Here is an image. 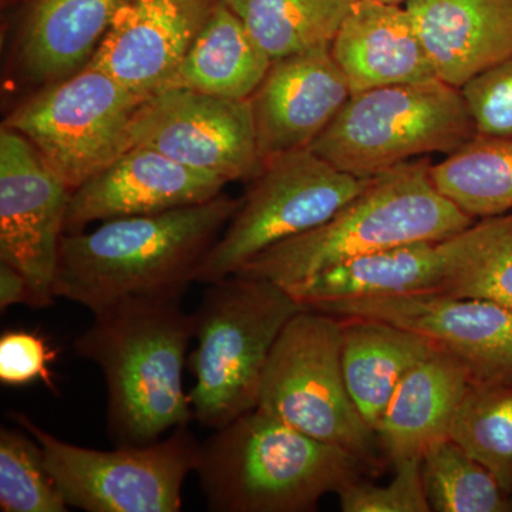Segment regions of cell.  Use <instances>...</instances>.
Masks as SVG:
<instances>
[{"label": "cell", "mask_w": 512, "mask_h": 512, "mask_svg": "<svg viewBox=\"0 0 512 512\" xmlns=\"http://www.w3.org/2000/svg\"><path fill=\"white\" fill-rule=\"evenodd\" d=\"M239 205L241 198L221 194L202 204L64 234L56 298L79 303L93 315L127 302H180Z\"/></svg>", "instance_id": "6da1fadb"}, {"label": "cell", "mask_w": 512, "mask_h": 512, "mask_svg": "<svg viewBox=\"0 0 512 512\" xmlns=\"http://www.w3.org/2000/svg\"><path fill=\"white\" fill-rule=\"evenodd\" d=\"M94 316L74 342L107 386V427L117 446H143L194 419L183 372L194 313L180 302L121 303Z\"/></svg>", "instance_id": "7a4b0ae2"}, {"label": "cell", "mask_w": 512, "mask_h": 512, "mask_svg": "<svg viewBox=\"0 0 512 512\" xmlns=\"http://www.w3.org/2000/svg\"><path fill=\"white\" fill-rule=\"evenodd\" d=\"M430 168L423 157L376 175L325 224L266 249L237 274L289 292L353 256L453 237L474 220L437 190Z\"/></svg>", "instance_id": "3957f363"}, {"label": "cell", "mask_w": 512, "mask_h": 512, "mask_svg": "<svg viewBox=\"0 0 512 512\" xmlns=\"http://www.w3.org/2000/svg\"><path fill=\"white\" fill-rule=\"evenodd\" d=\"M363 461L254 409L201 444L195 473L208 510L306 512L359 480Z\"/></svg>", "instance_id": "277c9868"}, {"label": "cell", "mask_w": 512, "mask_h": 512, "mask_svg": "<svg viewBox=\"0 0 512 512\" xmlns=\"http://www.w3.org/2000/svg\"><path fill=\"white\" fill-rule=\"evenodd\" d=\"M302 305L281 286L232 275L210 284L194 312L190 369L194 419L218 430L258 406L262 377L279 333Z\"/></svg>", "instance_id": "5b68a950"}, {"label": "cell", "mask_w": 512, "mask_h": 512, "mask_svg": "<svg viewBox=\"0 0 512 512\" xmlns=\"http://www.w3.org/2000/svg\"><path fill=\"white\" fill-rule=\"evenodd\" d=\"M460 89L439 79L352 94L309 150L340 171L373 178L476 136Z\"/></svg>", "instance_id": "8992f818"}, {"label": "cell", "mask_w": 512, "mask_h": 512, "mask_svg": "<svg viewBox=\"0 0 512 512\" xmlns=\"http://www.w3.org/2000/svg\"><path fill=\"white\" fill-rule=\"evenodd\" d=\"M342 328V319L318 309L292 316L269 355L256 409L373 463L375 431L343 376Z\"/></svg>", "instance_id": "52a82bcc"}, {"label": "cell", "mask_w": 512, "mask_h": 512, "mask_svg": "<svg viewBox=\"0 0 512 512\" xmlns=\"http://www.w3.org/2000/svg\"><path fill=\"white\" fill-rule=\"evenodd\" d=\"M370 180L338 170L309 148L265 158L195 281L210 285L235 275L266 249L325 224Z\"/></svg>", "instance_id": "ba28073f"}, {"label": "cell", "mask_w": 512, "mask_h": 512, "mask_svg": "<svg viewBox=\"0 0 512 512\" xmlns=\"http://www.w3.org/2000/svg\"><path fill=\"white\" fill-rule=\"evenodd\" d=\"M146 99L109 74L86 66L40 87L2 127L25 137L74 191L130 150L131 124Z\"/></svg>", "instance_id": "9c48e42d"}, {"label": "cell", "mask_w": 512, "mask_h": 512, "mask_svg": "<svg viewBox=\"0 0 512 512\" xmlns=\"http://www.w3.org/2000/svg\"><path fill=\"white\" fill-rule=\"evenodd\" d=\"M12 419L42 447L47 470L69 507L89 512H178L201 444L187 426L143 446L101 451L57 439L23 413Z\"/></svg>", "instance_id": "30bf717a"}, {"label": "cell", "mask_w": 512, "mask_h": 512, "mask_svg": "<svg viewBox=\"0 0 512 512\" xmlns=\"http://www.w3.org/2000/svg\"><path fill=\"white\" fill-rule=\"evenodd\" d=\"M130 143L131 148H151L227 183H249L262 168L249 99L170 87L141 104L131 124Z\"/></svg>", "instance_id": "8fae6325"}, {"label": "cell", "mask_w": 512, "mask_h": 512, "mask_svg": "<svg viewBox=\"0 0 512 512\" xmlns=\"http://www.w3.org/2000/svg\"><path fill=\"white\" fill-rule=\"evenodd\" d=\"M72 191L16 131L0 130V261L25 276L33 308L55 302Z\"/></svg>", "instance_id": "7c38bea8"}, {"label": "cell", "mask_w": 512, "mask_h": 512, "mask_svg": "<svg viewBox=\"0 0 512 512\" xmlns=\"http://www.w3.org/2000/svg\"><path fill=\"white\" fill-rule=\"evenodd\" d=\"M336 318L382 320L431 340L477 383H512V309L441 292L377 296L311 306Z\"/></svg>", "instance_id": "4fadbf2b"}, {"label": "cell", "mask_w": 512, "mask_h": 512, "mask_svg": "<svg viewBox=\"0 0 512 512\" xmlns=\"http://www.w3.org/2000/svg\"><path fill=\"white\" fill-rule=\"evenodd\" d=\"M220 2L128 0L87 66L140 96L163 92Z\"/></svg>", "instance_id": "5bb4252c"}, {"label": "cell", "mask_w": 512, "mask_h": 512, "mask_svg": "<svg viewBox=\"0 0 512 512\" xmlns=\"http://www.w3.org/2000/svg\"><path fill=\"white\" fill-rule=\"evenodd\" d=\"M330 46L274 60L249 97L262 160L309 148L352 96Z\"/></svg>", "instance_id": "9a60e30c"}, {"label": "cell", "mask_w": 512, "mask_h": 512, "mask_svg": "<svg viewBox=\"0 0 512 512\" xmlns=\"http://www.w3.org/2000/svg\"><path fill=\"white\" fill-rule=\"evenodd\" d=\"M227 184L151 148L133 147L72 191L66 234L84 231L93 222L202 204L221 195Z\"/></svg>", "instance_id": "2e32d148"}, {"label": "cell", "mask_w": 512, "mask_h": 512, "mask_svg": "<svg viewBox=\"0 0 512 512\" xmlns=\"http://www.w3.org/2000/svg\"><path fill=\"white\" fill-rule=\"evenodd\" d=\"M128 0H20L13 15L12 63L35 87L79 73Z\"/></svg>", "instance_id": "e0dca14e"}, {"label": "cell", "mask_w": 512, "mask_h": 512, "mask_svg": "<svg viewBox=\"0 0 512 512\" xmlns=\"http://www.w3.org/2000/svg\"><path fill=\"white\" fill-rule=\"evenodd\" d=\"M330 50L352 94L437 79L412 16L397 3L353 0Z\"/></svg>", "instance_id": "ac0fdd59"}, {"label": "cell", "mask_w": 512, "mask_h": 512, "mask_svg": "<svg viewBox=\"0 0 512 512\" xmlns=\"http://www.w3.org/2000/svg\"><path fill=\"white\" fill-rule=\"evenodd\" d=\"M437 79L460 89L512 55V0H407Z\"/></svg>", "instance_id": "d6986e66"}, {"label": "cell", "mask_w": 512, "mask_h": 512, "mask_svg": "<svg viewBox=\"0 0 512 512\" xmlns=\"http://www.w3.org/2000/svg\"><path fill=\"white\" fill-rule=\"evenodd\" d=\"M471 382L466 365L440 349L403 377L375 429L393 464L421 457L431 444L448 439Z\"/></svg>", "instance_id": "ffe728a7"}, {"label": "cell", "mask_w": 512, "mask_h": 512, "mask_svg": "<svg viewBox=\"0 0 512 512\" xmlns=\"http://www.w3.org/2000/svg\"><path fill=\"white\" fill-rule=\"evenodd\" d=\"M342 323L346 387L360 416L375 431L403 377L437 348L419 333L382 320L345 318Z\"/></svg>", "instance_id": "44dd1931"}, {"label": "cell", "mask_w": 512, "mask_h": 512, "mask_svg": "<svg viewBox=\"0 0 512 512\" xmlns=\"http://www.w3.org/2000/svg\"><path fill=\"white\" fill-rule=\"evenodd\" d=\"M441 256L437 242H414L346 259L289 293L302 305L377 296L437 292Z\"/></svg>", "instance_id": "7402d4cb"}, {"label": "cell", "mask_w": 512, "mask_h": 512, "mask_svg": "<svg viewBox=\"0 0 512 512\" xmlns=\"http://www.w3.org/2000/svg\"><path fill=\"white\" fill-rule=\"evenodd\" d=\"M271 63L242 20L221 0L192 43L170 87L222 99L248 100Z\"/></svg>", "instance_id": "603a6c76"}, {"label": "cell", "mask_w": 512, "mask_h": 512, "mask_svg": "<svg viewBox=\"0 0 512 512\" xmlns=\"http://www.w3.org/2000/svg\"><path fill=\"white\" fill-rule=\"evenodd\" d=\"M437 247L441 256L437 292L512 309V211L474 221L437 242Z\"/></svg>", "instance_id": "cb8c5ba5"}, {"label": "cell", "mask_w": 512, "mask_h": 512, "mask_svg": "<svg viewBox=\"0 0 512 512\" xmlns=\"http://www.w3.org/2000/svg\"><path fill=\"white\" fill-rule=\"evenodd\" d=\"M437 190L473 218L512 211V138L474 136L439 164H431Z\"/></svg>", "instance_id": "d4e9b609"}, {"label": "cell", "mask_w": 512, "mask_h": 512, "mask_svg": "<svg viewBox=\"0 0 512 512\" xmlns=\"http://www.w3.org/2000/svg\"><path fill=\"white\" fill-rule=\"evenodd\" d=\"M269 59L332 45L353 0H224Z\"/></svg>", "instance_id": "484cf974"}, {"label": "cell", "mask_w": 512, "mask_h": 512, "mask_svg": "<svg viewBox=\"0 0 512 512\" xmlns=\"http://www.w3.org/2000/svg\"><path fill=\"white\" fill-rule=\"evenodd\" d=\"M448 439L483 464L512 495V383L471 382Z\"/></svg>", "instance_id": "4316f807"}, {"label": "cell", "mask_w": 512, "mask_h": 512, "mask_svg": "<svg viewBox=\"0 0 512 512\" xmlns=\"http://www.w3.org/2000/svg\"><path fill=\"white\" fill-rule=\"evenodd\" d=\"M421 476L431 511H512V495L483 464L451 439L436 441L426 448L421 456Z\"/></svg>", "instance_id": "83f0119b"}, {"label": "cell", "mask_w": 512, "mask_h": 512, "mask_svg": "<svg viewBox=\"0 0 512 512\" xmlns=\"http://www.w3.org/2000/svg\"><path fill=\"white\" fill-rule=\"evenodd\" d=\"M0 510L66 512L59 487L47 470L42 447L22 431L0 430Z\"/></svg>", "instance_id": "f1b7e54d"}, {"label": "cell", "mask_w": 512, "mask_h": 512, "mask_svg": "<svg viewBox=\"0 0 512 512\" xmlns=\"http://www.w3.org/2000/svg\"><path fill=\"white\" fill-rule=\"evenodd\" d=\"M394 478L387 485L356 480L339 491L340 508L345 512H430L421 476V457L393 464Z\"/></svg>", "instance_id": "f546056e"}, {"label": "cell", "mask_w": 512, "mask_h": 512, "mask_svg": "<svg viewBox=\"0 0 512 512\" xmlns=\"http://www.w3.org/2000/svg\"><path fill=\"white\" fill-rule=\"evenodd\" d=\"M478 136L512 138V55L460 87Z\"/></svg>", "instance_id": "4dcf8cb0"}, {"label": "cell", "mask_w": 512, "mask_h": 512, "mask_svg": "<svg viewBox=\"0 0 512 512\" xmlns=\"http://www.w3.org/2000/svg\"><path fill=\"white\" fill-rule=\"evenodd\" d=\"M57 350L43 336L26 330H8L0 338V382L6 386H25L43 382L56 392L50 365Z\"/></svg>", "instance_id": "1f68e13d"}, {"label": "cell", "mask_w": 512, "mask_h": 512, "mask_svg": "<svg viewBox=\"0 0 512 512\" xmlns=\"http://www.w3.org/2000/svg\"><path fill=\"white\" fill-rule=\"evenodd\" d=\"M33 306V293L25 276L15 268L0 264V311L5 312L10 306Z\"/></svg>", "instance_id": "d6a6232c"}, {"label": "cell", "mask_w": 512, "mask_h": 512, "mask_svg": "<svg viewBox=\"0 0 512 512\" xmlns=\"http://www.w3.org/2000/svg\"><path fill=\"white\" fill-rule=\"evenodd\" d=\"M20 0H0V3H2V9H12L15 8L16 5Z\"/></svg>", "instance_id": "836d02e7"}, {"label": "cell", "mask_w": 512, "mask_h": 512, "mask_svg": "<svg viewBox=\"0 0 512 512\" xmlns=\"http://www.w3.org/2000/svg\"><path fill=\"white\" fill-rule=\"evenodd\" d=\"M380 2L397 3V5H404L407 0H380Z\"/></svg>", "instance_id": "e575fe53"}]
</instances>
